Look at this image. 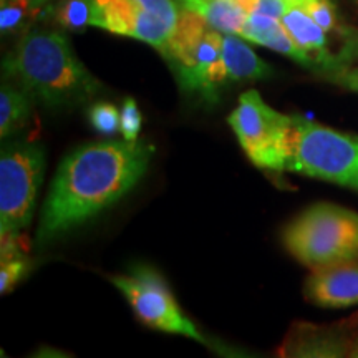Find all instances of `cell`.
Instances as JSON below:
<instances>
[{
  "label": "cell",
  "mask_w": 358,
  "mask_h": 358,
  "mask_svg": "<svg viewBox=\"0 0 358 358\" xmlns=\"http://www.w3.org/2000/svg\"><path fill=\"white\" fill-rule=\"evenodd\" d=\"M45 171V150L34 140H3L0 151V234L32 222Z\"/></svg>",
  "instance_id": "8992f818"
},
{
  "label": "cell",
  "mask_w": 358,
  "mask_h": 358,
  "mask_svg": "<svg viewBox=\"0 0 358 358\" xmlns=\"http://www.w3.org/2000/svg\"><path fill=\"white\" fill-rule=\"evenodd\" d=\"M241 37L248 42L282 53V55L289 57L290 60L297 62L299 65L306 66L308 70H315L312 58L294 42L285 27L282 25L280 19L261 15V13H249Z\"/></svg>",
  "instance_id": "4fadbf2b"
},
{
  "label": "cell",
  "mask_w": 358,
  "mask_h": 358,
  "mask_svg": "<svg viewBox=\"0 0 358 358\" xmlns=\"http://www.w3.org/2000/svg\"><path fill=\"white\" fill-rule=\"evenodd\" d=\"M12 2H19V3H22V6H25L27 8H30V10L37 12V10H40V8L47 7L52 0H12Z\"/></svg>",
  "instance_id": "cb8c5ba5"
},
{
  "label": "cell",
  "mask_w": 358,
  "mask_h": 358,
  "mask_svg": "<svg viewBox=\"0 0 358 358\" xmlns=\"http://www.w3.org/2000/svg\"><path fill=\"white\" fill-rule=\"evenodd\" d=\"M92 0H58L53 17L58 25L69 32H82L92 27Z\"/></svg>",
  "instance_id": "e0dca14e"
},
{
  "label": "cell",
  "mask_w": 358,
  "mask_h": 358,
  "mask_svg": "<svg viewBox=\"0 0 358 358\" xmlns=\"http://www.w3.org/2000/svg\"><path fill=\"white\" fill-rule=\"evenodd\" d=\"M179 8L199 13L211 29L226 35H239L249 13L236 0H176Z\"/></svg>",
  "instance_id": "5bb4252c"
},
{
  "label": "cell",
  "mask_w": 358,
  "mask_h": 358,
  "mask_svg": "<svg viewBox=\"0 0 358 358\" xmlns=\"http://www.w3.org/2000/svg\"><path fill=\"white\" fill-rule=\"evenodd\" d=\"M330 82H334V83L340 85V87L352 90V92L358 93V66H355V69L343 70L342 73L335 75Z\"/></svg>",
  "instance_id": "603a6c76"
},
{
  "label": "cell",
  "mask_w": 358,
  "mask_h": 358,
  "mask_svg": "<svg viewBox=\"0 0 358 358\" xmlns=\"http://www.w3.org/2000/svg\"><path fill=\"white\" fill-rule=\"evenodd\" d=\"M303 295L313 306L324 308L358 306V259L313 268L303 285Z\"/></svg>",
  "instance_id": "8fae6325"
},
{
  "label": "cell",
  "mask_w": 358,
  "mask_h": 358,
  "mask_svg": "<svg viewBox=\"0 0 358 358\" xmlns=\"http://www.w3.org/2000/svg\"><path fill=\"white\" fill-rule=\"evenodd\" d=\"M153 153V143L124 138L75 148L53 176L40 214L37 245L50 243L127 196L145 176Z\"/></svg>",
  "instance_id": "6da1fadb"
},
{
  "label": "cell",
  "mask_w": 358,
  "mask_h": 358,
  "mask_svg": "<svg viewBox=\"0 0 358 358\" xmlns=\"http://www.w3.org/2000/svg\"><path fill=\"white\" fill-rule=\"evenodd\" d=\"M0 2H2V6H0V30H2V35L19 32L27 25L30 15L35 13L19 2H12V0H0Z\"/></svg>",
  "instance_id": "ac0fdd59"
},
{
  "label": "cell",
  "mask_w": 358,
  "mask_h": 358,
  "mask_svg": "<svg viewBox=\"0 0 358 358\" xmlns=\"http://www.w3.org/2000/svg\"><path fill=\"white\" fill-rule=\"evenodd\" d=\"M285 249L308 268H320L358 259V213L342 206L319 203L285 226Z\"/></svg>",
  "instance_id": "3957f363"
},
{
  "label": "cell",
  "mask_w": 358,
  "mask_h": 358,
  "mask_svg": "<svg viewBox=\"0 0 358 358\" xmlns=\"http://www.w3.org/2000/svg\"><path fill=\"white\" fill-rule=\"evenodd\" d=\"M352 2H353V3H355V6L358 7V0H352Z\"/></svg>",
  "instance_id": "4316f807"
},
{
  "label": "cell",
  "mask_w": 358,
  "mask_h": 358,
  "mask_svg": "<svg viewBox=\"0 0 358 358\" xmlns=\"http://www.w3.org/2000/svg\"><path fill=\"white\" fill-rule=\"evenodd\" d=\"M287 171L358 191V140L306 116H292Z\"/></svg>",
  "instance_id": "277c9868"
},
{
  "label": "cell",
  "mask_w": 358,
  "mask_h": 358,
  "mask_svg": "<svg viewBox=\"0 0 358 358\" xmlns=\"http://www.w3.org/2000/svg\"><path fill=\"white\" fill-rule=\"evenodd\" d=\"M29 272V261L24 256H17L7 261H2L0 267V292L7 294L15 284Z\"/></svg>",
  "instance_id": "44dd1931"
},
{
  "label": "cell",
  "mask_w": 358,
  "mask_h": 358,
  "mask_svg": "<svg viewBox=\"0 0 358 358\" xmlns=\"http://www.w3.org/2000/svg\"><path fill=\"white\" fill-rule=\"evenodd\" d=\"M32 96L12 82H3L0 88V136L8 140L20 131L32 113Z\"/></svg>",
  "instance_id": "2e32d148"
},
{
  "label": "cell",
  "mask_w": 358,
  "mask_h": 358,
  "mask_svg": "<svg viewBox=\"0 0 358 358\" xmlns=\"http://www.w3.org/2000/svg\"><path fill=\"white\" fill-rule=\"evenodd\" d=\"M92 27L106 32L141 40L163 50L174 27L150 12L140 0H92Z\"/></svg>",
  "instance_id": "ba28073f"
},
{
  "label": "cell",
  "mask_w": 358,
  "mask_h": 358,
  "mask_svg": "<svg viewBox=\"0 0 358 358\" xmlns=\"http://www.w3.org/2000/svg\"><path fill=\"white\" fill-rule=\"evenodd\" d=\"M227 122L254 166L271 171L287 169L292 150V116L271 108L261 93L249 90L239 96Z\"/></svg>",
  "instance_id": "5b68a950"
},
{
  "label": "cell",
  "mask_w": 358,
  "mask_h": 358,
  "mask_svg": "<svg viewBox=\"0 0 358 358\" xmlns=\"http://www.w3.org/2000/svg\"><path fill=\"white\" fill-rule=\"evenodd\" d=\"M248 42V40H245ZM239 35H226L222 40V60L232 82L262 80L272 75V66L266 64Z\"/></svg>",
  "instance_id": "9a60e30c"
},
{
  "label": "cell",
  "mask_w": 358,
  "mask_h": 358,
  "mask_svg": "<svg viewBox=\"0 0 358 358\" xmlns=\"http://www.w3.org/2000/svg\"><path fill=\"white\" fill-rule=\"evenodd\" d=\"M348 357L358 358V327H357V330H355V335H353L352 347H350V353H348Z\"/></svg>",
  "instance_id": "d4e9b609"
},
{
  "label": "cell",
  "mask_w": 358,
  "mask_h": 358,
  "mask_svg": "<svg viewBox=\"0 0 358 358\" xmlns=\"http://www.w3.org/2000/svg\"><path fill=\"white\" fill-rule=\"evenodd\" d=\"M236 2L248 13H261L274 19H282L289 7L284 0H236Z\"/></svg>",
  "instance_id": "7402d4cb"
},
{
  "label": "cell",
  "mask_w": 358,
  "mask_h": 358,
  "mask_svg": "<svg viewBox=\"0 0 358 358\" xmlns=\"http://www.w3.org/2000/svg\"><path fill=\"white\" fill-rule=\"evenodd\" d=\"M111 282L146 327L206 343L196 325L179 308L166 280L155 268L138 266L129 274L111 277Z\"/></svg>",
  "instance_id": "52a82bcc"
},
{
  "label": "cell",
  "mask_w": 358,
  "mask_h": 358,
  "mask_svg": "<svg viewBox=\"0 0 358 358\" xmlns=\"http://www.w3.org/2000/svg\"><path fill=\"white\" fill-rule=\"evenodd\" d=\"M3 80L25 90L47 108H71L87 103L101 90L100 80L82 64L64 32L25 30L2 62Z\"/></svg>",
  "instance_id": "7a4b0ae2"
},
{
  "label": "cell",
  "mask_w": 358,
  "mask_h": 358,
  "mask_svg": "<svg viewBox=\"0 0 358 358\" xmlns=\"http://www.w3.org/2000/svg\"><path fill=\"white\" fill-rule=\"evenodd\" d=\"M358 327V313L332 325L295 324L279 347L280 357L338 358L348 357L353 335Z\"/></svg>",
  "instance_id": "9c48e42d"
},
{
  "label": "cell",
  "mask_w": 358,
  "mask_h": 358,
  "mask_svg": "<svg viewBox=\"0 0 358 358\" xmlns=\"http://www.w3.org/2000/svg\"><path fill=\"white\" fill-rule=\"evenodd\" d=\"M88 120L98 133L115 134L120 129V110L106 101H98L88 110Z\"/></svg>",
  "instance_id": "d6986e66"
},
{
  "label": "cell",
  "mask_w": 358,
  "mask_h": 358,
  "mask_svg": "<svg viewBox=\"0 0 358 358\" xmlns=\"http://www.w3.org/2000/svg\"><path fill=\"white\" fill-rule=\"evenodd\" d=\"M211 27L199 13L181 8L171 37L161 50L164 60L171 65L174 73L194 65L199 47Z\"/></svg>",
  "instance_id": "7c38bea8"
},
{
  "label": "cell",
  "mask_w": 358,
  "mask_h": 358,
  "mask_svg": "<svg viewBox=\"0 0 358 358\" xmlns=\"http://www.w3.org/2000/svg\"><path fill=\"white\" fill-rule=\"evenodd\" d=\"M141 124L143 116L136 101L133 98H124L122 110H120V131H122L124 140L136 141L140 136Z\"/></svg>",
  "instance_id": "ffe728a7"
},
{
  "label": "cell",
  "mask_w": 358,
  "mask_h": 358,
  "mask_svg": "<svg viewBox=\"0 0 358 358\" xmlns=\"http://www.w3.org/2000/svg\"><path fill=\"white\" fill-rule=\"evenodd\" d=\"M280 22L294 42L312 58L313 66H315L313 71L324 73L327 78L332 80L335 75L350 69L343 57L332 50L325 30L303 8L289 6Z\"/></svg>",
  "instance_id": "30bf717a"
},
{
  "label": "cell",
  "mask_w": 358,
  "mask_h": 358,
  "mask_svg": "<svg viewBox=\"0 0 358 358\" xmlns=\"http://www.w3.org/2000/svg\"><path fill=\"white\" fill-rule=\"evenodd\" d=\"M285 3H287V6H297V7H301L303 2H306V0H284Z\"/></svg>",
  "instance_id": "484cf974"
}]
</instances>
